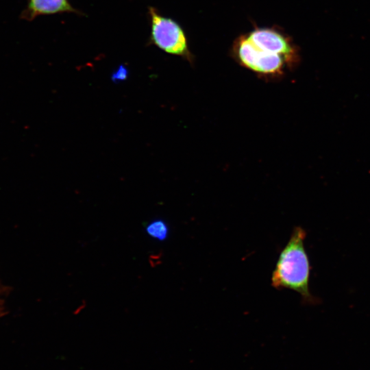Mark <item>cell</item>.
I'll list each match as a JSON object with an SVG mask.
<instances>
[{
  "label": "cell",
  "instance_id": "6da1fadb",
  "mask_svg": "<svg viewBox=\"0 0 370 370\" xmlns=\"http://www.w3.org/2000/svg\"><path fill=\"white\" fill-rule=\"evenodd\" d=\"M306 231L294 228L291 238L281 251L271 277L276 289L288 288L298 293L304 304L314 305L319 299L309 289L310 264L304 247Z\"/></svg>",
  "mask_w": 370,
  "mask_h": 370
},
{
  "label": "cell",
  "instance_id": "7a4b0ae2",
  "mask_svg": "<svg viewBox=\"0 0 370 370\" xmlns=\"http://www.w3.org/2000/svg\"><path fill=\"white\" fill-rule=\"evenodd\" d=\"M148 14L151 27L148 44L192 62L193 56L182 26L174 19L161 14L153 7L148 8Z\"/></svg>",
  "mask_w": 370,
  "mask_h": 370
},
{
  "label": "cell",
  "instance_id": "3957f363",
  "mask_svg": "<svg viewBox=\"0 0 370 370\" xmlns=\"http://www.w3.org/2000/svg\"><path fill=\"white\" fill-rule=\"evenodd\" d=\"M232 52L238 63L260 75H282L286 67H290L282 56L259 48L243 34L234 42Z\"/></svg>",
  "mask_w": 370,
  "mask_h": 370
},
{
  "label": "cell",
  "instance_id": "277c9868",
  "mask_svg": "<svg viewBox=\"0 0 370 370\" xmlns=\"http://www.w3.org/2000/svg\"><path fill=\"white\" fill-rule=\"evenodd\" d=\"M259 48L284 57L290 67L299 60V51L289 36L277 27H256L245 34Z\"/></svg>",
  "mask_w": 370,
  "mask_h": 370
},
{
  "label": "cell",
  "instance_id": "5b68a950",
  "mask_svg": "<svg viewBox=\"0 0 370 370\" xmlns=\"http://www.w3.org/2000/svg\"><path fill=\"white\" fill-rule=\"evenodd\" d=\"M72 12L84 15L74 8L68 0H27L25 8L21 14V18L32 21L40 15Z\"/></svg>",
  "mask_w": 370,
  "mask_h": 370
},
{
  "label": "cell",
  "instance_id": "8992f818",
  "mask_svg": "<svg viewBox=\"0 0 370 370\" xmlns=\"http://www.w3.org/2000/svg\"><path fill=\"white\" fill-rule=\"evenodd\" d=\"M145 231L152 238L158 241H164L169 236V227L164 220L155 219L147 225Z\"/></svg>",
  "mask_w": 370,
  "mask_h": 370
},
{
  "label": "cell",
  "instance_id": "52a82bcc",
  "mask_svg": "<svg viewBox=\"0 0 370 370\" xmlns=\"http://www.w3.org/2000/svg\"><path fill=\"white\" fill-rule=\"evenodd\" d=\"M128 75L127 69L121 65L116 71L112 74V78L114 82L125 80Z\"/></svg>",
  "mask_w": 370,
  "mask_h": 370
}]
</instances>
